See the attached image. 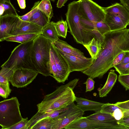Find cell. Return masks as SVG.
<instances>
[{
  "label": "cell",
  "mask_w": 129,
  "mask_h": 129,
  "mask_svg": "<svg viewBox=\"0 0 129 129\" xmlns=\"http://www.w3.org/2000/svg\"><path fill=\"white\" fill-rule=\"evenodd\" d=\"M20 8L24 9L26 7L25 0H17Z\"/></svg>",
  "instance_id": "44"
},
{
  "label": "cell",
  "mask_w": 129,
  "mask_h": 129,
  "mask_svg": "<svg viewBox=\"0 0 129 129\" xmlns=\"http://www.w3.org/2000/svg\"><path fill=\"white\" fill-rule=\"evenodd\" d=\"M115 104L123 111L124 117L129 116V100L122 102H118Z\"/></svg>",
  "instance_id": "36"
},
{
  "label": "cell",
  "mask_w": 129,
  "mask_h": 129,
  "mask_svg": "<svg viewBox=\"0 0 129 129\" xmlns=\"http://www.w3.org/2000/svg\"><path fill=\"white\" fill-rule=\"evenodd\" d=\"M68 0H58L56 7L58 8H61Z\"/></svg>",
  "instance_id": "45"
},
{
  "label": "cell",
  "mask_w": 129,
  "mask_h": 129,
  "mask_svg": "<svg viewBox=\"0 0 129 129\" xmlns=\"http://www.w3.org/2000/svg\"><path fill=\"white\" fill-rule=\"evenodd\" d=\"M0 5L4 7L5 9L4 14H10L18 16L15 8L11 2L4 1L0 2Z\"/></svg>",
  "instance_id": "31"
},
{
  "label": "cell",
  "mask_w": 129,
  "mask_h": 129,
  "mask_svg": "<svg viewBox=\"0 0 129 129\" xmlns=\"http://www.w3.org/2000/svg\"><path fill=\"white\" fill-rule=\"evenodd\" d=\"M54 124L53 118H48L39 122L31 129H52Z\"/></svg>",
  "instance_id": "27"
},
{
  "label": "cell",
  "mask_w": 129,
  "mask_h": 129,
  "mask_svg": "<svg viewBox=\"0 0 129 129\" xmlns=\"http://www.w3.org/2000/svg\"><path fill=\"white\" fill-rule=\"evenodd\" d=\"M124 6L129 12V4Z\"/></svg>",
  "instance_id": "48"
},
{
  "label": "cell",
  "mask_w": 129,
  "mask_h": 129,
  "mask_svg": "<svg viewBox=\"0 0 129 129\" xmlns=\"http://www.w3.org/2000/svg\"><path fill=\"white\" fill-rule=\"evenodd\" d=\"M86 117L89 119L107 124L111 126L113 129H128L121 124L120 120H116L110 114L101 111L95 112Z\"/></svg>",
  "instance_id": "14"
},
{
  "label": "cell",
  "mask_w": 129,
  "mask_h": 129,
  "mask_svg": "<svg viewBox=\"0 0 129 129\" xmlns=\"http://www.w3.org/2000/svg\"><path fill=\"white\" fill-rule=\"evenodd\" d=\"M34 40L21 44L16 47L1 67L9 68L14 71L18 69L24 68L37 72L32 63L31 57V49Z\"/></svg>",
  "instance_id": "4"
},
{
  "label": "cell",
  "mask_w": 129,
  "mask_h": 129,
  "mask_svg": "<svg viewBox=\"0 0 129 129\" xmlns=\"http://www.w3.org/2000/svg\"><path fill=\"white\" fill-rule=\"evenodd\" d=\"M42 35L54 43L59 38L55 25L54 22H50L43 28Z\"/></svg>",
  "instance_id": "23"
},
{
  "label": "cell",
  "mask_w": 129,
  "mask_h": 129,
  "mask_svg": "<svg viewBox=\"0 0 129 129\" xmlns=\"http://www.w3.org/2000/svg\"><path fill=\"white\" fill-rule=\"evenodd\" d=\"M75 101L76 102L77 107L84 112L88 111H92L95 112L101 111L102 106L104 104L76 96Z\"/></svg>",
  "instance_id": "18"
},
{
  "label": "cell",
  "mask_w": 129,
  "mask_h": 129,
  "mask_svg": "<svg viewBox=\"0 0 129 129\" xmlns=\"http://www.w3.org/2000/svg\"><path fill=\"white\" fill-rule=\"evenodd\" d=\"M79 10L81 17L94 22L104 21L106 12L103 8L92 0H79Z\"/></svg>",
  "instance_id": "8"
},
{
  "label": "cell",
  "mask_w": 129,
  "mask_h": 129,
  "mask_svg": "<svg viewBox=\"0 0 129 129\" xmlns=\"http://www.w3.org/2000/svg\"><path fill=\"white\" fill-rule=\"evenodd\" d=\"M50 1H52L53 2H55L56 0H50Z\"/></svg>",
  "instance_id": "50"
},
{
  "label": "cell",
  "mask_w": 129,
  "mask_h": 129,
  "mask_svg": "<svg viewBox=\"0 0 129 129\" xmlns=\"http://www.w3.org/2000/svg\"><path fill=\"white\" fill-rule=\"evenodd\" d=\"M69 106L60 109L45 113L37 112L28 120L26 125V129H31L32 127L39 121L48 118H54L67 110Z\"/></svg>",
  "instance_id": "15"
},
{
  "label": "cell",
  "mask_w": 129,
  "mask_h": 129,
  "mask_svg": "<svg viewBox=\"0 0 129 129\" xmlns=\"http://www.w3.org/2000/svg\"><path fill=\"white\" fill-rule=\"evenodd\" d=\"M65 15L69 32L74 39H78L83 37L86 31L80 22L81 16L79 10L78 1H74L68 4Z\"/></svg>",
  "instance_id": "7"
},
{
  "label": "cell",
  "mask_w": 129,
  "mask_h": 129,
  "mask_svg": "<svg viewBox=\"0 0 129 129\" xmlns=\"http://www.w3.org/2000/svg\"><path fill=\"white\" fill-rule=\"evenodd\" d=\"M28 120L27 117L23 118L21 121L8 129H26V125Z\"/></svg>",
  "instance_id": "38"
},
{
  "label": "cell",
  "mask_w": 129,
  "mask_h": 129,
  "mask_svg": "<svg viewBox=\"0 0 129 129\" xmlns=\"http://www.w3.org/2000/svg\"><path fill=\"white\" fill-rule=\"evenodd\" d=\"M106 13L117 16L125 20L129 24V12L125 7L116 3L106 7H103Z\"/></svg>",
  "instance_id": "19"
},
{
  "label": "cell",
  "mask_w": 129,
  "mask_h": 129,
  "mask_svg": "<svg viewBox=\"0 0 129 129\" xmlns=\"http://www.w3.org/2000/svg\"><path fill=\"white\" fill-rule=\"evenodd\" d=\"M0 71V83L10 82L14 71L7 68L2 67Z\"/></svg>",
  "instance_id": "29"
},
{
  "label": "cell",
  "mask_w": 129,
  "mask_h": 129,
  "mask_svg": "<svg viewBox=\"0 0 129 129\" xmlns=\"http://www.w3.org/2000/svg\"><path fill=\"white\" fill-rule=\"evenodd\" d=\"M119 107L116 105L115 104L109 103H104L102 106L101 111L108 113L112 115L114 111Z\"/></svg>",
  "instance_id": "35"
},
{
  "label": "cell",
  "mask_w": 129,
  "mask_h": 129,
  "mask_svg": "<svg viewBox=\"0 0 129 129\" xmlns=\"http://www.w3.org/2000/svg\"><path fill=\"white\" fill-rule=\"evenodd\" d=\"M39 73L32 70L20 68L14 71L10 82L17 88L25 87L36 78Z\"/></svg>",
  "instance_id": "10"
},
{
  "label": "cell",
  "mask_w": 129,
  "mask_h": 129,
  "mask_svg": "<svg viewBox=\"0 0 129 129\" xmlns=\"http://www.w3.org/2000/svg\"><path fill=\"white\" fill-rule=\"evenodd\" d=\"M21 19L19 16L7 14L0 16V41L13 35Z\"/></svg>",
  "instance_id": "11"
},
{
  "label": "cell",
  "mask_w": 129,
  "mask_h": 129,
  "mask_svg": "<svg viewBox=\"0 0 129 129\" xmlns=\"http://www.w3.org/2000/svg\"><path fill=\"white\" fill-rule=\"evenodd\" d=\"M11 91L9 82L0 83V95L1 97L7 98L10 95Z\"/></svg>",
  "instance_id": "33"
},
{
  "label": "cell",
  "mask_w": 129,
  "mask_h": 129,
  "mask_svg": "<svg viewBox=\"0 0 129 129\" xmlns=\"http://www.w3.org/2000/svg\"><path fill=\"white\" fill-rule=\"evenodd\" d=\"M95 81L92 78L89 77L84 84H86L85 92L90 91L94 88Z\"/></svg>",
  "instance_id": "39"
},
{
  "label": "cell",
  "mask_w": 129,
  "mask_h": 129,
  "mask_svg": "<svg viewBox=\"0 0 129 129\" xmlns=\"http://www.w3.org/2000/svg\"><path fill=\"white\" fill-rule=\"evenodd\" d=\"M112 116L117 120H120L124 117V114L122 110L120 108L115 110L112 115Z\"/></svg>",
  "instance_id": "40"
},
{
  "label": "cell",
  "mask_w": 129,
  "mask_h": 129,
  "mask_svg": "<svg viewBox=\"0 0 129 129\" xmlns=\"http://www.w3.org/2000/svg\"><path fill=\"white\" fill-rule=\"evenodd\" d=\"M54 25L59 37L65 38L68 27L66 21L61 20L54 22Z\"/></svg>",
  "instance_id": "28"
},
{
  "label": "cell",
  "mask_w": 129,
  "mask_h": 129,
  "mask_svg": "<svg viewBox=\"0 0 129 129\" xmlns=\"http://www.w3.org/2000/svg\"><path fill=\"white\" fill-rule=\"evenodd\" d=\"M121 3L123 6L129 4V0H120Z\"/></svg>",
  "instance_id": "47"
},
{
  "label": "cell",
  "mask_w": 129,
  "mask_h": 129,
  "mask_svg": "<svg viewBox=\"0 0 129 129\" xmlns=\"http://www.w3.org/2000/svg\"><path fill=\"white\" fill-rule=\"evenodd\" d=\"M65 129H113L110 125L95 120L82 117L72 122Z\"/></svg>",
  "instance_id": "13"
},
{
  "label": "cell",
  "mask_w": 129,
  "mask_h": 129,
  "mask_svg": "<svg viewBox=\"0 0 129 129\" xmlns=\"http://www.w3.org/2000/svg\"><path fill=\"white\" fill-rule=\"evenodd\" d=\"M50 64L51 76L58 82L64 83L71 73L69 65L53 43L52 44L50 49Z\"/></svg>",
  "instance_id": "6"
},
{
  "label": "cell",
  "mask_w": 129,
  "mask_h": 129,
  "mask_svg": "<svg viewBox=\"0 0 129 129\" xmlns=\"http://www.w3.org/2000/svg\"><path fill=\"white\" fill-rule=\"evenodd\" d=\"M40 2L38 1L36 2L30 11L29 12L23 15L19 16L21 20L23 21H29L30 18L38 9V5Z\"/></svg>",
  "instance_id": "32"
},
{
  "label": "cell",
  "mask_w": 129,
  "mask_h": 129,
  "mask_svg": "<svg viewBox=\"0 0 129 129\" xmlns=\"http://www.w3.org/2000/svg\"><path fill=\"white\" fill-rule=\"evenodd\" d=\"M113 67L120 75L129 74V62L124 64L120 63Z\"/></svg>",
  "instance_id": "34"
},
{
  "label": "cell",
  "mask_w": 129,
  "mask_h": 129,
  "mask_svg": "<svg viewBox=\"0 0 129 129\" xmlns=\"http://www.w3.org/2000/svg\"><path fill=\"white\" fill-rule=\"evenodd\" d=\"M4 1H7L10 2V0H0V2Z\"/></svg>",
  "instance_id": "49"
},
{
  "label": "cell",
  "mask_w": 129,
  "mask_h": 129,
  "mask_svg": "<svg viewBox=\"0 0 129 129\" xmlns=\"http://www.w3.org/2000/svg\"><path fill=\"white\" fill-rule=\"evenodd\" d=\"M118 81L125 88L126 90H129V74L119 75L118 77Z\"/></svg>",
  "instance_id": "37"
},
{
  "label": "cell",
  "mask_w": 129,
  "mask_h": 129,
  "mask_svg": "<svg viewBox=\"0 0 129 129\" xmlns=\"http://www.w3.org/2000/svg\"><path fill=\"white\" fill-rule=\"evenodd\" d=\"M20 105L18 99L15 97L0 102L1 128L8 129L22 119Z\"/></svg>",
  "instance_id": "5"
},
{
  "label": "cell",
  "mask_w": 129,
  "mask_h": 129,
  "mask_svg": "<svg viewBox=\"0 0 129 129\" xmlns=\"http://www.w3.org/2000/svg\"><path fill=\"white\" fill-rule=\"evenodd\" d=\"M79 79L76 78L58 87L48 94L37 105L38 112L45 113L67 107L74 102L76 96L73 91Z\"/></svg>",
  "instance_id": "2"
},
{
  "label": "cell",
  "mask_w": 129,
  "mask_h": 129,
  "mask_svg": "<svg viewBox=\"0 0 129 129\" xmlns=\"http://www.w3.org/2000/svg\"><path fill=\"white\" fill-rule=\"evenodd\" d=\"M52 43L41 34L34 40L31 49L33 64L37 72L46 77L51 75L50 60Z\"/></svg>",
  "instance_id": "3"
},
{
  "label": "cell",
  "mask_w": 129,
  "mask_h": 129,
  "mask_svg": "<svg viewBox=\"0 0 129 129\" xmlns=\"http://www.w3.org/2000/svg\"><path fill=\"white\" fill-rule=\"evenodd\" d=\"M38 9L47 17L49 22L53 16V9L50 0H42L38 5Z\"/></svg>",
  "instance_id": "26"
},
{
  "label": "cell",
  "mask_w": 129,
  "mask_h": 129,
  "mask_svg": "<svg viewBox=\"0 0 129 129\" xmlns=\"http://www.w3.org/2000/svg\"><path fill=\"white\" fill-rule=\"evenodd\" d=\"M121 123L129 129V116L124 117L120 120Z\"/></svg>",
  "instance_id": "42"
},
{
  "label": "cell",
  "mask_w": 129,
  "mask_h": 129,
  "mask_svg": "<svg viewBox=\"0 0 129 129\" xmlns=\"http://www.w3.org/2000/svg\"><path fill=\"white\" fill-rule=\"evenodd\" d=\"M125 52H122L116 57L112 63L111 68L114 66L121 63L124 57Z\"/></svg>",
  "instance_id": "41"
},
{
  "label": "cell",
  "mask_w": 129,
  "mask_h": 129,
  "mask_svg": "<svg viewBox=\"0 0 129 129\" xmlns=\"http://www.w3.org/2000/svg\"><path fill=\"white\" fill-rule=\"evenodd\" d=\"M58 50L68 61L71 72L75 71L83 72L90 67L95 60L91 57L77 56Z\"/></svg>",
  "instance_id": "12"
},
{
  "label": "cell",
  "mask_w": 129,
  "mask_h": 129,
  "mask_svg": "<svg viewBox=\"0 0 129 129\" xmlns=\"http://www.w3.org/2000/svg\"><path fill=\"white\" fill-rule=\"evenodd\" d=\"M40 34H20L9 37L5 39L4 41L16 42L23 44L34 40Z\"/></svg>",
  "instance_id": "24"
},
{
  "label": "cell",
  "mask_w": 129,
  "mask_h": 129,
  "mask_svg": "<svg viewBox=\"0 0 129 129\" xmlns=\"http://www.w3.org/2000/svg\"><path fill=\"white\" fill-rule=\"evenodd\" d=\"M43 27L29 21L21 20L13 35L21 34H41Z\"/></svg>",
  "instance_id": "16"
},
{
  "label": "cell",
  "mask_w": 129,
  "mask_h": 129,
  "mask_svg": "<svg viewBox=\"0 0 129 129\" xmlns=\"http://www.w3.org/2000/svg\"><path fill=\"white\" fill-rule=\"evenodd\" d=\"M129 62V51L125 52V55L121 63L124 64Z\"/></svg>",
  "instance_id": "43"
},
{
  "label": "cell",
  "mask_w": 129,
  "mask_h": 129,
  "mask_svg": "<svg viewBox=\"0 0 129 129\" xmlns=\"http://www.w3.org/2000/svg\"><path fill=\"white\" fill-rule=\"evenodd\" d=\"M117 78V75L114 70H111L109 73L107 81L103 87L99 90L100 97L106 96L115 84Z\"/></svg>",
  "instance_id": "21"
},
{
  "label": "cell",
  "mask_w": 129,
  "mask_h": 129,
  "mask_svg": "<svg viewBox=\"0 0 129 129\" xmlns=\"http://www.w3.org/2000/svg\"><path fill=\"white\" fill-rule=\"evenodd\" d=\"M104 21L109 26L111 31L119 30L126 28L129 24L119 16L106 13Z\"/></svg>",
  "instance_id": "17"
},
{
  "label": "cell",
  "mask_w": 129,
  "mask_h": 129,
  "mask_svg": "<svg viewBox=\"0 0 129 129\" xmlns=\"http://www.w3.org/2000/svg\"><path fill=\"white\" fill-rule=\"evenodd\" d=\"M95 28L102 35L111 31L109 26L104 21L94 22Z\"/></svg>",
  "instance_id": "30"
},
{
  "label": "cell",
  "mask_w": 129,
  "mask_h": 129,
  "mask_svg": "<svg viewBox=\"0 0 129 129\" xmlns=\"http://www.w3.org/2000/svg\"><path fill=\"white\" fill-rule=\"evenodd\" d=\"M84 114V112L73 102L69 106L67 110L53 118L54 125L53 129L64 128L72 122L82 117Z\"/></svg>",
  "instance_id": "9"
},
{
  "label": "cell",
  "mask_w": 129,
  "mask_h": 129,
  "mask_svg": "<svg viewBox=\"0 0 129 129\" xmlns=\"http://www.w3.org/2000/svg\"><path fill=\"white\" fill-rule=\"evenodd\" d=\"M29 21L43 28L50 22L47 17L39 9L30 18Z\"/></svg>",
  "instance_id": "25"
},
{
  "label": "cell",
  "mask_w": 129,
  "mask_h": 129,
  "mask_svg": "<svg viewBox=\"0 0 129 129\" xmlns=\"http://www.w3.org/2000/svg\"><path fill=\"white\" fill-rule=\"evenodd\" d=\"M105 42L97 58L88 68L82 72L93 79L102 78L111 68L116 57L129 51V28L111 31L104 35Z\"/></svg>",
  "instance_id": "1"
},
{
  "label": "cell",
  "mask_w": 129,
  "mask_h": 129,
  "mask_svg": "<svg viewBox=\"0 0 129 129\" xmlns=\"http://www.w3.org/2000/svg\"><path fill=\"white\" fill-rule=\"evenodd\" d=\"M104 44L95 38H93L87 44L83 45L87 49L91 58L96 59L102 47Z\"/></svg>",
  "instance_id": "22"
},
{
  "label": "cell",
  "mask_w": 129,
  "mask_h": 129,
  "mask_svg": "<svg viewBox=\"0 0 129 129\" xmlns=\"http://www.w3.org/2000/svg\"><path fill=\"white\" fill-rule=\"evenodd\" d=\"M53 43L58 50L67 54L78 57H85L84 53L80 50L72 47L59 38Z\"/></svg>",
  "instance_id": "20"
},
{
  "label": "cell",
  "mask_w": 129,
  "mask_h": 129,
  "mask_svg": "<svg viewBox=\"0 0 129 129\" xmlns=\"http://www.w3.org/2000/svg\"><path fill=\"white\" fill-rule=\"evenodd\" d=\"M5 12L4 7L1 5H0V16L3 15Z\"/></svg>",
  "instance_id": "46"
}]
</instances>
